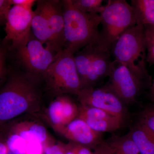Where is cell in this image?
I'll list each match as a JSON object with an SVG mask.
<instances>
[{
  "label": "cell",
  "instance_id": "obj_8",
  "mask_svg": "<svg viewBox=\"0 0 154 154\" xmlns=\"http://www.w3.org/2000/svg\"><path fill=\"white\" fill-rule=\"evenodd\" d=\"M33 15L32 10L14 5L8 14L5 30L6 35L3 42H11V50L25 46L31 38L30 29Z\"/></svg>",
  "mask_w": 154,
  "mask_h": 154
},
{
  "label": "cell",
  "instance_id": "obj_1",
  "mask_svg": "<svg viewBox=\"0 0 154 154\" xmlns=\"http://www.w3.org/2000/svg\"><path fill=\"white\" fill-rule=\"evenodd\" d=\"M41 77L14 72L0 89V127L19 116L40 110Z\"/></svg>",
  "mask_w": 154,
  "mask_h": 154
},
{
  "label": "cell",
  "instance_id": "obj_16",
  "mask_svg": "<svg viewBox=\"0 0 154 154\" xmlns=\"http://www.w3.org/2000/svg\"><path fill=\"white\" fill-rule=\"evenodd\" d=\"M128 133L140 154H154V132L145 125L140 121Z\"/></svg>",
  "mask_w": 154,
  "mask_h": 154
},
{
  "label": "cell",
  "instance_id": "obj_29",
  "mask_svg": "<svg viewBox=\"0 0 154 154\" xmlns=\"http://www.w3.org/2000/svg\"><path fill=\"white\" fill-rule=\"evenodd\" d=\"M94 149V154H111L107 142L102 141L96 146Z\"/></svg>",
  "mask_w": 154,
  "mask_h": 154
},
{
  "label": "cell",
  "instance_id": "obj_28",
  "mask_svg": "<svg viewBox=\"0 0 154 154\" xmlns=\"http://www.w3.org/2000/svg\"><path fill=\"white\" fill-rule=\"evenodd\" d=\"M12 5L20 6L22 8L32 10V7L36 2L33 0H10Z\"/></svg>",
  "mask_w": 154,
  "mask_h": 154
},
{
  "label": "cell",
  "instance_id": "obj_7",
  "mask_svg": "<svg viewBox=\"0 0 154 154\" xmlns=\"http://www.w3.org/2000/svg\"><path fill=\"white\" fill-rule=\"evenodd\" d=\"M114 60L135 71L146 69V40L144 27L136 25L122 33L111 50Z\"/></svg>",
  "mask_w": 154,
  "mask_h": 154
},
{
  "label": "cell",
  "instance_id": "obj_26",
  "mask_svg": "<svg viewBox=\"0 0 154 154\" xmlns=\"http://www.w3.org/2000/svg\"><path fill=\"white\" fill-rule=\"evenodd\" d=\"M6 50L0 44V82L7 73L6 67Z\"/></svg>",
  "mask_w": 154,
  "mask_h": 154
},
{
  "label": "cell",
  "instance_id": "obj_5",
  "mask_svg": "<svg viewBox=\"0 0 154 154\" xmlns=\"http://www.w3.org/2000/svg\"><path fill=\"white\" fill-rule=\"evenodd\" d=\"M108 77L105 85L125 104L135 102L143 91L150 88L152 83L147 69L135 71L115 60L111 63Z\"/></svg>",
  "mask_w": 154,
  "mask_h": 154
},
{
  "label": "cell",
  "instance_id": "obj_15",
  "mask_svg": "<svg viewBox=\"0 0 154 154\" xmlns=\"http://www.w3.org/2000/svg\"><path fill=\"white\" fill-rule=\"evenodd\" d=\"M5 124L27 143L37 142L45 145L54 140L44 125L37 122H14L11 123L8 122Z\"/></svg>",
  "mask_w": 154,
  "mask_h": 154
},
{
  "label": "cell",
  "instance_id": "obj_2",
  "mask_svg": "<svg viewBox=\"0 0 154 154\" xmlns=\"http://www.w3.org/2000/svg\"><path fill=\"white\" fill-rule=\"evenodd\" d=\"M65 38L64 49L74 54L86 45L99 39V14L83 13L72 0L62 1Z\"/></svg>",
  "mask_w": 154,
  "mask_h": 154
},
{
  "label": "cell",
  "instance_id": "obj_12",
  "mask_svg": "<svg viewBox=\"0 0 154 154\" xmlns=\"http://www.w3.org/2000/svg\"><path fill=\"white\" fill-rule=\"evenodd\" d=\"M78 106L67 95L56 96L45 111V117L49 124L59 133L64 128L76 118Z\"/></svg>",
  "mask_w": 154,
  "mask_h": 154
},
{
  "label": "cell",
  "instance_id": "obj_10",
  "mask_svg": "<svg viewBox=\"0 0 154 154\" xmlns=\"http://www.w3.org/2000/svg\"><path fill=\"white\" fill-rule=\"evenodd\" d=\"M77 96L81 105L102 109L123 121L126 117L124 103L105 85L82 89Z\"/></svg>",
  "mask_w": 154,
  "mask_h": 154
},
{
  "label": "cell",
  "instance_id": "obj_17",
  "mask_svg": "<svg viewBox=\"0 0 154 154\" xmlns=\"http://www.w3.org/2000/svg\"><path fill=\"white\" fill-rule=\"evenodd\" d=\"M31 28L35 38L42 44H46V47L51 50L52 37L47 19L41 7L37 4L36 10L33 11Z\"/></svg>",
  "mask_w": 154,
  "mask_h": 154
},
{
  "label": "cell",
  "instance_id": "obj_19",
  "mask_svg": "<svg viewBox=\"0 0 154 154\" xmlns=\"http://www.w3.org/2000/svg\"><path fill=\"white\" fill-rule=\"evenodd\" d=\"M113 154H140L137 147L129 133L113 138L107 142Z\"/></svg>",
  "mask_w": 154,
  "mask_h": 154
},
{
  "label": "cell",
  "instance_id": "obj_6",
  "mask_svg": "<svg viewBox=\"0 0 154 154\" xmlns=\"http://www.w3.org/2000/svg\"><path fill=\"white\" fill-rule=\"evenodd\" d=\"M46 88L54 96L77 95L82 89L74 54L64 49L43 75Z\"/></svg>",
  "mask_w": 154,
  "mask_h": 154
},
{
  "label": "cell",
  "instance_id": "obj_22",
  "mask_svg": "<svg viewBox=\"0 0 154 154\" xmlns=\"http://www.w3.org/2000/svg\"><path fill=\"white\" fill-rule=\"evenodd\" d=\"M140 121L154 132V105L146 107L142 111Z\"/></svg>",
  "mask_w": 154,
  "mask_h": 154
},
{
  "label": "cell",
  "instance_id": "obj_24",
  "mask_svg": "<svg viewBox=\"0 0 154 154\" xmlns=\"http://www.w3.org/2000/svg\"><path fill=\"white\" fill-rule=\"evenodd\" d=\"M26 152V154H44V145L37 142L27 143Z\"/></svg>",
  "mask_w": 154,
  "mask_h": 154
},
{
  "label": "cell",
  "instance_id": "obj_11",
  "mask_svg": "<svg viewBox=\"0 0 154 154\" xmlns=\"http://www.w3.org/2000/svg\"><path fill=\"white\" fill-rule=\"evenodd\" d=\"M36 2L47 19L52 37L51 49L58 53L64 49L66 43L62 1L38 0Z\"/></svg>",
  "mask_w": 154,
  "mask_h": 154
},
{
  "label": "cell",
  "instance_id": "obj_4",
  "mask_svg": "<svg viewBox=\"0 0 154 154\" xmlns=\"http://www.w3.org/2000/svg\"><path fill=\"white\" fill-rule=\"evenodd\" d=\"M99 16L102 29L98 42L101 47L111 53L120 35L136 25L133 11L125 0H109Z\"/></svg>",
  "mask_w": 154,
  "mask_h": 154
},
{
  "label": "cell",
  "instance_id": "obj_21",
  "mask_svg": "<svg viewBox=\"0 0 154 154\" xmlns=\"http://www.w3.org/2000/svg\"><path fill=\"white\" fill-rule=\"evenodd\" d=\"M63 147L65 154H94L89 148L72 142L63 143Z\"/></svg>",
  "mask_w": 154,
  "mask_h": 154
},
{
  "label": "cell",
  "instance_id": "obj_14",
  "mask_svg": "<svg viewBox=\"0 0 154 154\" xmlns=\"http://www.w3.org/2000/svg\"><path fill=\"white\" fill-rule=\"evenodd\" d=\"M69 141L95 149L102 142V133L90 127L83 119L77 117L71 122L59 133Z\"/></svg>",
  "mask_w": 154,
  "mask_h": 154
},
{
  "label": "cell",
  "instance_id": "obj_31",
  "mask_svg": "<svg viewBox=\"0 0 154 154\" xmlns=\"http://www.w3.org/2000/svg\"><path fill=\"white\" fill-rule=\"evenodd\" d=\"M8 149L0 133V154H8Z\"/></svg>",
  "mask_w": 154,
  "mask_h": 154
},
{
  "label": "cell",
  "instance_id": "obj_32",
  "mask_svg": "<svg viewBox=\"0 0 154 154\" xmlns=\"http://www.w3.org/2000/svg\"><path fill=\"white\" fill-rule=\"evenodd\" d=\"M149 96L152 102H154V79L152 82L150 88Z\"/></svg>",
  "mask_w": 154,
  "mask_h": 154
},
{
  "label": "cell",
  "instance_id": "obj_23",
  "mask_svg": "<svg viewBox=\"0 0 154 154\" xmlns=\"http://www.w3.org/2000/svg\"><path fill=\"white\" fill-rule=\"evenodd\" d=\"M44 154H65L63 143L54 140L45 144Z\"/></svg>",
  "mask_w": 154,
  "mask_h": 154
},
{
  "label": "cell",
  "instance_id": "obj_13",
  "mask_svg": "<svg viewBox=\"0 0 154 154\" xmlns=\"http://www.w3.org/2000/svg\"><path fill=\"white\" fill-rule=\"evenodd\" d=\"M77 117L84 120L92 129L101 133L117 130L124 122L102 109L81 104L79 105Z\"/></svg>",
  "mask_w": 154,
  "mask_h": 154
},
{
  "label": "cell",
  "instance_id": "obj_9",
  "mask_svg": "<svg viewBox=\"0 0 154 154\" xmlns=\"http://www.w3.org/2000/svg\"><path fill=\"white\" fill-rule=\"evenodd\" d=\"M16 51L17 59L27 72L42 78L57 54L48 48L44 47L36 38H31L25 46Z\"/></svg>",
  "mask_w": 154,
  "mask_h": 154
},
{
  "label": "cell",
  "instance_id": "obj_25",
  "mask_svg": "<svg viewBox=\"0 0 154 154\" xmlns=\"http://www.w3.org/2000/svg\"><path fill=\"white\" fill-rule=\"evenodd\" d=\"M11 5L10 0H0V25L5 23L7 14Z\"/></svg>",
  "mask_w": 154,
  "mask_h": 154
},
{
  "label": "cell",
  "instance_id": "obj_18",
  "mask_svg": "<svg viewBox=\"0 0 154 154\" xmlns=\"http://www.w3.org/2000/svg\"><path fill=\"white\" fill-rule=\"evenodd\" d=\"M136 24L142 26H154V0H131Z\"/></svg>",
  "mask_w": 154,
  "mask_h": 154
},
{
  "label": "cell",
  "instance_id": "obj_20",
  "mask_svg": "<svg viewBox=\"0 0 154 154\" xmlns=\"http://www.w3.org/2000/svg\"><path fill=\"white\" fill-rule=\"evenodd\" d=\"M77 9L87 14H100L105 9L102 0H72Z\"/></svg>",
  "mask_w": 154,
  "mask_h": 154
},
{
  "label": "cell",
  "instance_id": "obj_3",
  "mask_svg": "<svg viewBox=\"0 0 154 154\" xmlns=\"http://www.w3.org/2000/svg\"><path fill=\"white\" fill-rule=\"evenodd\" d=\"M111 54L98 41L86 45L74 55L75 63L82 89L97 87L108 77Z\"/></svg>",
  "mask_w": 154,
  "mask_h": 154
},
{
  "label": "cell",
  "instance_id": "obj_33",
  "mask_svg": "<svg viewBox=\"0 0 154 154\" xmlns=\"http://www.w3.org/2000/svg\"><path fill=\"white\" fill-rule=\"evenodd\" d=\"M111 154H112V153H111Z\"/></svg>",
  "mask_w": 154,
  "mask_h": 154
},
{
  "label": "cell",
  "instance_id": "obj_27",
  "mask_svg": "<svg viewBox=\"0 0 154 154\" xmlns=\"http://www.w3.org/2000/svg\"><path fill=\"white\" fill-rule=\"evenodd\" d=\"M146 40V61L150 64L154 65V41Z\"/></svg>",
  "mask_w": 154,
  "mask_h": 154
},
{
  "label": "cell",
  "instance_id": "obj_30",
  "mask_svg": "<svg viewBox=\"0 0 154 154\" xmlns=\"http://www.w3.org/2000/svg\"><path fill=\"white\" fill-rule=\"evenodd\" d=\"M145 33L147 39L154 41V26H144Z\"/></svg>",
  "mask_w": 154,
  "mask_h": 154
}]
</instances>
